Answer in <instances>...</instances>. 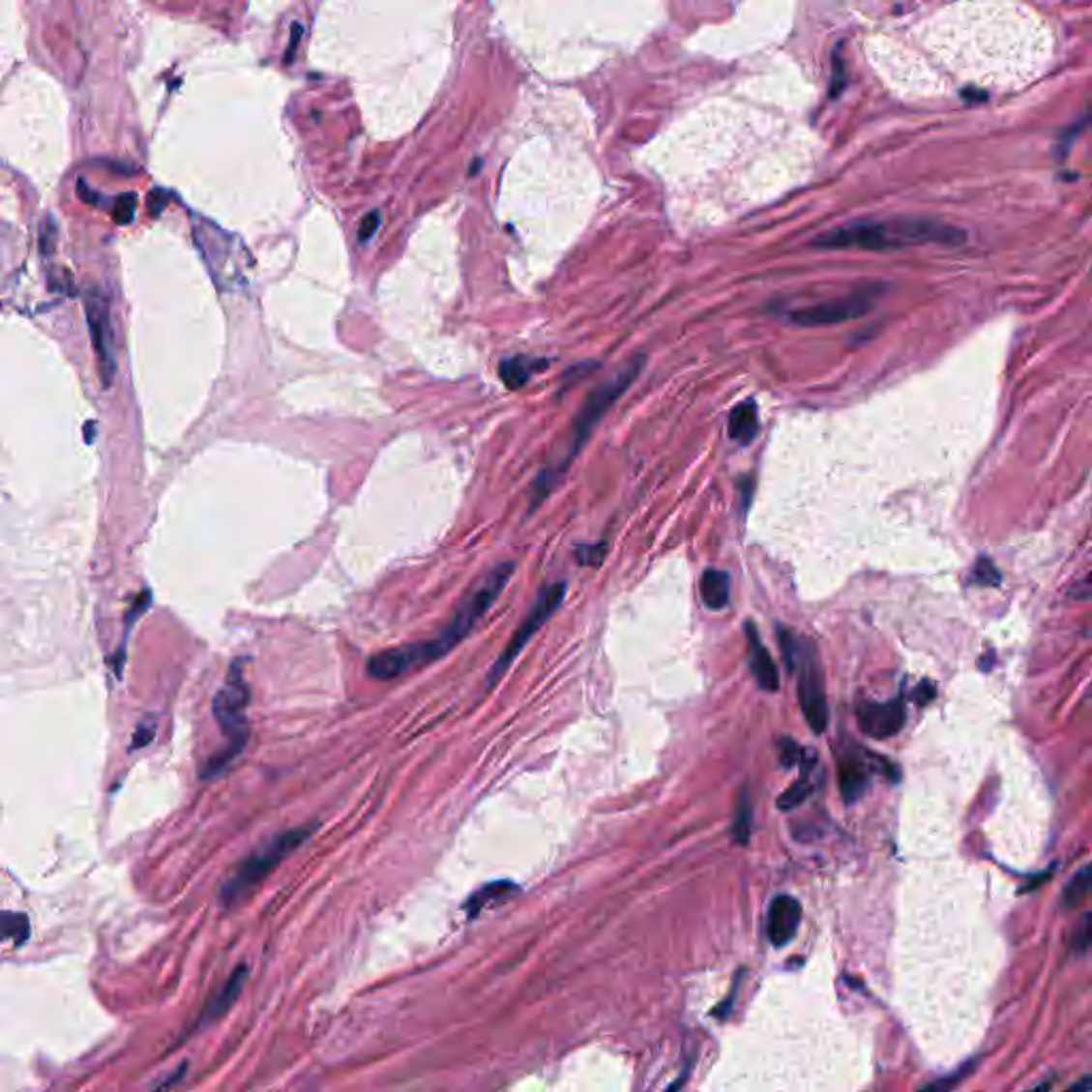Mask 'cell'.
Masks as SVG:
<instances>
[{
	"label": "cell",
	"instance_id": "17",
	"mask_svg": "<svg viewBox=\"0 0 1092 1092\" xmlns=\"http://www.w3.org/2000/svg\"><path fill=\"white\" fill-rule=\"evenodd\" d=\"M869 777V768L860 757H847L841 764V792H843L845 803H856L867 792Z\"/></svg>",
	"mask_w": 1092,
	"mask_h": 1092
},
{
	"label": "cell",
	"instance_id": "24",
	"mask_svg": "<svg viewBox=\"0 0 1092 1092\" xmlns=\"http://www.w3.org/2000/svg\"><path fill=\"white\" fill-rule=\"evenodd\" d=\"M973 1069H975V1063H966V1065H962L959 1071H954V1074L930 1081V1084L924 1086L920 1092H954L956 1086H959L960 1081H962L966 1076H969Z\"/></svg>",
	"mask_w": 1092,
	"mask_h": 1092
},
{
	"label": "cell",
	"instance_id": "27",
	"mask_svg": "<svg viewBox=\"0 0 1092 1092\" xmlns=\"http://www.w3.org/2000/svg\"><path fill=\"white\" fill-rule=\"evenodd\" d=\"M156 736V720L154 717H145V720L137 725V730L133 734V745L131 749H143L148 747Z\"/></svg>",
	"mask_w": 1092,
	"mask_h": 1092
},
{
	"label": "cell",
	"instance_id": "11",
	"mask_svg": "<svg viewBox=\"0 0 1092 1092\" xmlns=\"http://www.w3.org/2000/svg\"><path fill=\"white\" fill-rule=\"evenodd\" d=\"M800 922H803V907H800V902L794 897L782 894V897H777L771 902V907H768V918H766L768 939H771L775 948H783V945H787L796 937Z\"/></svg>",
	"mask_w": 1092,
	"mask_h": 1092
},
{
	"label": "cell",
	"instance_id": "3",
	"mask_svg": "<svg viewBox=\"0 0 1092 1092\" xmlns=\"http://www.w3.org/2000/svg\"><path fill=\"white\" fill-rule=\"evenodd\" d=\"M642 357H636L634 361H630L626 368H621L617 373H612V378H608L602 387H598L594 393H591V398L587 399V403L582 405V410L578 414V419L575 423V429H572V438L566 453L559 457L557 461H553L550 465H546L540 476L536 478L534 488H532V511L545 502V497L550 495V491L557 487V483L561 481V476L566 474V470L570 467V463L575 461V457L578 455V451L585 446L587 438L594 431V428L598 425V421L602 416L606 414V410L610 408L612 403H615L621 393L626 391L630 384L634 382V378L638 376V371L642 369Z\"/></svg>",
	"mask_w": 1092,
	"mask_h": 1092
},
{
	"label": "cell",
	"instance_id": "21",
	"mask_svg": "<svg viewBox=\"0 0 1092 1092\" xmlns=\"http://www.w3.org/2000/svg\"><path fill=\"white\" fill-rule=\"evenodd\" d=\"M1088 890H1090V869L1084 867L1067 883V888L1063 892V907L1076 909L1077 904L1084 902V899L1088 897Z\"/></svg>",
	"mask_w": 1092,
	"mask_h": 1092
},
{
	"label": "cell",
	"instance_id": "33",
	"mask_svg": "<svg viewBox=\"0 0 1092 1092\" xmlns=\"http://www.w3.org/2000/svg\"><path fill=\"white\" fill-rule=\"evenodd\" d=\"M1049 1084H1052V1081H1046V1084H1039V1086H1037V1088H1033L1031 1092H1046V1090L1049 1088Z\"/></svg>",
	"mask_w": 1092,
	"mask_h": 1092
},
{
	"label": "cell",
	"instance_id": "22",
	"mask_svg": "<svg viewBox=\"0 0 1092 1092\" xmlns=\"http://www.w3.org/2000/svg\"><path fill=\"white\" fill-rule=\"evenodd\" d=\"M752 803H749V796L747 792H743L741 800H738L736 805V817H734V824H732V839L736 841L738 845H747L749 837H752Z\"/></svg>",
	"mask_w": 1092,
	"mask_h": 1092
},
{
	"label": "cell",
	"instance_id": "31",
	"mask_svg": "<svg viewBox=\"0 0 1092 1092\" xmlns=\"http://www.w3.org/2000/svg\"><path fill=\"white\" fill-rule=\"evenodd\" d=\"M378 228H380V214H378V212L368 214L366 218H363L361 226H359V242H361V244L369 242V239L373 237V233L378 231Z\"/></svg>",
	"mask_w": 1092,
	"mask_h": 1092
},
{
	"label": "cell",
	"instance_id": "28",
	"mask_svg": "<svg viewBox=\"0 0 1092 1092\" xmlns=\"http://www.w3.org/2000/svg\"><path fill=\"white\" fill-rule=\"evenodd\" d=\"M1088 945H1090V915L1086 913L1084 918H1081L1079 927L1074 934V950L1077 954H1086L1088 952Z\"/></svg>",
	"mask_w": 1092,
	"mask_h": 1092
},
{
	"label": "cell",
	"instance_id": "7",
	"mask_svg": "<svg viewBox=\"0 0 1092 1092\" xmlns=\"http://www.w3.org/2000/svg\"><path fill=\"white\" fill-rule=\"evenodd\" d=\"M800 655V677H798V698L800 709L805 713V720L811 725V730L821 734L828 725V702H826V685H824V672H821V664L817 658V651L811 642L805 647H798Z\"/></svg>",
	"mask_w": 1092,
	"mask_h": 1092
},
{
	"label": "cell",
	"instance_id": "29",
	"mask_svg": "<svg viewBox=\"0 0 1092 1092\" xmlns=\"http://www.w3.org/2000/svg\"><path fill=\"white\" fill-rule=\"evenodd\" d=\"M134 205H137V199H134V194H124V196H120L116 212H113V216H116V221H118L120 224H129V222L133 221Z\"/></svg>",
	"mask_w": 1092,
	"mask_h": 1092
},
{
	"label": "cell",
	"instance_id": "8",
	"mask_svg": "<svg viewBox=\"0 0 1092 1092\" xmlns=\"http://www.w3.org/2000/svg\"><path fill=\"white\" fill-rule=\"evenodd\" d=\"M879 295L877 288H865L860 293L849 297H839L824 304H815L809 308H800L789 314L796 325L805 327H817V325H835V322H845L865 316L867 311L875 304V297Z\"/></svg>",
	"mask_w": 1092,
	"mask_h": 1092
},
{
	"label": "cell",
	"instance_id": "4",
	"mask_svg": "<svg viewBox=\"0 0 1092 1092\" xmlns=\"http://www.w3.org/2000/svg\"><path fill=\"white\" fill-rule=\"evenodd\" d=\"M248 704H250V688L244 677V662L237 660L231 670L226 674V681L222 688L218 690L216 698L212 702V711L221 732L226 736V747L222 752L210 757V762L203 768V779H216L222 775L228 766L235 762V757L244 752L248 743Z\"/></svg>",
	"mask_w": 1092,
	"mask_h": 1092
},
{
	"label": "cell",
	"instance_id": "34",
	"mask_svg": "<svg viewBox=\"0 0 1092 1092\" xmlns=\"http://www.w3.org/2000/svg\"><path fill=\"white\" fill-rule=\"evenodd\" d=\"M670 1092H674V1090H670Z\"/></svg>",
	"mask_w": 1092,
	"mask_h": 1092
},
{
	"label": "cell",
	"instance_id": "5",
	"mask_svg": "<svg viewBox=\"0 0 1092 1092\" xmlns=\"http://www.w3.org/2000/svg\"><path fill=\"white\" fill-rule=\"evenodd\" d=\"M318 830V821H310L306 826L290 828L286 832H280L274 839H269L265 845L258 847L254 854H250L242 865L235 869L231 877L224 881L221 890V902L224 907H235L237 902L248 899L261 883L272 875L280 862L286 860L295 849H299L306 841Z\"/></svg>",
	"mask_w": 1092,
	"mask_h": 1092
},
{
	"label": "cell",
	"instance_id": "18",
	"mask_svg": "<svg viewBox=\"0 0 1092 1092\" xmlns=\"http://www.w3.org/2000/svg\"><path fill=\"white\" fill-rule=\"evenodd\" d=\"M700 594L706 608L722 610L730 602V576L722 570L709 568L700 580Z\"/></svg>",
	"mask_w": 1092,
	"mask_h": 1092
},
{
	"label": "cell",
	"instance_id": "16",
	"mask_svg": "<svg viewBox=\"0 0 1092 1092\" xmlns=\"http://www.w3.org/2000/svg\"><path fill=\"white\" fill-rule=\"evenodd\" d=\"M548 359H529V357H511V359H504L502 366H499V376H502L504 384L511 391H516L525 387L529 382V378L534 376L536 371H543L548 368Z\"/></svg>",
	"mask_w": 1092,
	"mask_h": 1092
},
{
	"label": "cell",
	"instance_id": "2",
	"mask_svg": "<svg viewBox=\"0 0 1092 1092\" xmlns=\"http://www.w3.org/2000/svg\"><path fill=\"white\" fill-rule=\"evenodd\" d=\"M964 235L959 228L930 221H858L832 228L817 237L815 246L830 250H899L922 244H960Z\"/></svg>",
	"mask_w": 1092,
	"mask_h": 1092
},
{
	"label": "cell",
	"instance_id": "26",
	"mask_svg": "<svg viewBox=\"0 0 1092 1092\" xmlns=\"http://www.w3.org/2000/svg\"><path fill=\"white\" fill-rule=\"evenodd\" d=\"M606 555V545H582L576 548V559L582 566H600Z\"/></svg>",
	"mask_w": 1092,
	"mask_h": 1092
},
{
	"label": "cell",
	"instance_id": "23",
	"mask_svg": "<svg viewBox=\"0 0 1092 1092\" xmlns=\"http://www.w3.org/2000/svg\"><path fill=\"white\" fill-rule=\"evenodd\" d=\"M813 792V787L809 783V775H803L800 782H796L794 785H789L785 792L779 796L777 800V807L782 811H794L796 807H800L805 803V800Z\"/></svg>",
	"mask_w": 1092,
	"mask_h": 1092
},
{
	"label": "cell",
	"instance_id": "30",
	"mask_svg": "<svg viewBox=\"0 0 1092 1092\" xmlns=\"http://www.w3.org/2000/svg\"><path fill=\"white\" fill-rule=\"evenodd\" d=\"M779 749H782V764L787 766V768L794 766L798 760H803L805 753H807L805 749H800L794 741H789V738H787V741L779 743Z\"/></svg>",
	"mask_w": 1092,
	"mask_h": 1092
},
{
	"label": "cell",
	"instance_id": "14",
	"mask_svg": "<svg viewBox=\"0 0 1092 1092\" xmlns=\"http://www.w3.org/2000/svg\"><path fill=\"white\" fill-rule=\"evenodd\" d=\"M747 642H749V668H752L753 677L766 692L779 690V670L771 658V653L762 644L760 634H757L752 621H747Z\"/></svg>",
	"mask_w": 1092,
	"mask_h": 1092
},
{
	"label": "cell",
	"instance_id": "9",
	"mask_svg": "<svg viewBox=\"0 0 1092 1092\" xmlns=\"http://www.w3.org/2000/svg\"><path fill=\"white\" fill-rule=\"evenodd\" d=\"M86 318L90 325L92 344H95L101 363V373L105 378V384H109L113 371H116V361H113V329L107 301L97 290H92L86 299Z\"/></svg>",
	"mask_w": 1092,
	"mask_h": 1092
},
{
	"label": "cell",
	"instance_id": "1",
	"mask_svg": "<svg viewBox=\"0 0 1092 1092\" xmlns=\"http://www.w3.org/2000/svg\"><path fill=\"white\" fill-rule=\"evenodd\" d=\"M513 575H515V564H511V561H508V564H499L497 568L488 572L481 585H478L472 594L461 602V606L457 608L449 626H446L435 638L428 642L403 644V647H395L371 655L366 665L369 677L376 681H393L405 672L425 668V665L442 660L444 655L451 653L457 644H459L467 634L476 628V623L487 615L488 608H491L497 598L502 596V591L506 589L508 582H511Z\"/></svg>",
	"mask_w": 1092,
	"mask_h": 1092
},
{
	"label": "cell",
	"instance_id": "6",
	"mask_svg": "<svg viewBox=\"0 0 1092 1092\" xmlns=\"http://www.w3.org/2000/svg\"><path fill=\"white\" fill-rule=\"evenodd\" d=\"M564 598H566V582H550V585H546L543 591H540V596L534 602V606L529 608L525 621L513 634V638H511V642H508V647L495 660V664L491 665V670H488V674H487L488 688L495 685L497 681H502V677L508 672V668H511L515 660L527 647V642L534 638V634H538V630H543L545 623L555 615L561 605H564Z\"/></svg>",
	"mask_w": 1092,
	"mask_h": 1092
},
{
	"label": "cell",
	"instance_id": "19",
	"mask_svg": "<svg viewBox=\"0 0 1092 1092\" xmlns=\"http://www.w3.org/2000/svg\"><path fill=\"white\" fill-rule=\"evenodd\" d=\"M757 433V410L753 401L738 403L730 414V438L749 444Z\"/></svg>",
	"mask_w": 1092,
	"mask_h": 1092
},
{
	"label": "cell",
	"instance_id": "32",
	"mask_svg": "<svg viewBox=\"0 0 1092 1092\" xmlns=\"http://www.w3.org/2000/svg\"><path fill=\"white\" fill-rule=\"evenodd\" d=\"M932 698H934V688L929 681H924L918 688V692H915V700H918V704H927Z\"/></svg>",
	"mask_w": 1092,
	"mask_h": 1092
},
{
	"label": "cell",
	"instance_id": "12",
	"mask_svg": "<svg viewBox=\"0 0 1092 1092\" xmlns=\"http://www.w3.org/2000/svg\"><path fill=\"white\" fill-rule=\"evenodd\" d=\"M194 235L203 258L212 269V276L218 278V282H221V276H228V284H235V278L242 272V261H246L239 256H228V250L235 246V239L226 246V250H221V231L210 224H203V233L194 231Z\"/></svg>",
	"mask_w": 1092,
	"mask_h": 1092
},
{
	"label": "cell",
	"instance_id": "13",
	"mask_svg": "<svg viewBox=\"0 0 1092 1092\" xmlns=\"http://www.w3.org/2000/svg\"><path fill=\"white\" fill-rule=\"evenodd\" d=\"M248 982V966L246 964H239L237 969L228 975V980L218 988V992L210 998V1001L205 1003L203 1012L199 1016V1026H207V1024H214L224 1018L228 1012H231V1007L237 1003L239 994H242L244 986Z\"/></svg>",
	"mask_w": 1092,
	"mask_h": 1092
},
{
	"label": "cell",
	"instance_id": "20",
	"mask_svg": "<svg viewBox=\"0 0 1092 1092\" xmlns=\"http://www.w3.org/2000/svg\"><path fill=\"white\" fill-rule=\"evenodd\" d=\"M30 937V922L24 913L0 911V943H24Z\"/></svg>",
	"mask_w": 1092,
	"mask_h": 1092
},
{
	"label": "cell",
	"instance_id": "15",
	"mask_svg": "<svg viewBox=\"0 0 1092 1092\" xmlns=\"http://www.w3.org/2000/svg\"><path fill=\"white\" fill-rule=\"evenodd\" d=\"M521 890L513 881H493V883H487L481 890H476L470 899L465 902V911L470 918H478L483 911L487 909H493L497 904H504L506 900H511L515 894Z\"/></svg>",
	"mask_w": 1092,
	"mask_h": 1092
},
{
	"label": "cell",
	"instance_id": "10",
	"mask_svg": "<svg viewBox=\"0 0 1092 1092\" xmlns=\"http://www.w3.org/2000/svg\"><path fill=\"white\" fill-rule=\"evenodd\" d=\"M904 720H907V713H904V702L900 698L888 702H862L858 709L860 730L871 738H877V741L899 734Z\"/></svg>",
	"mask_w": 1092,
	"mask_h": 1092
},
{
	"label": "cell",
	"instance_id": "25",
	"mask_svg": "<svg viewBox=\"0 0 1092 1092\" xmlns=\"http://www.w3.org/2000/svg\"><path fill=\"white\" fill-rule=\"evenodd\" d=\"M971 578H973L975 585H982V587H996L998 582H1001V575H998L996 566L988 557L977 559V564L973 566Z\"/></svg>",
	"mask_w": 1092,
	"mask_h": 1092
}]
</instances>
